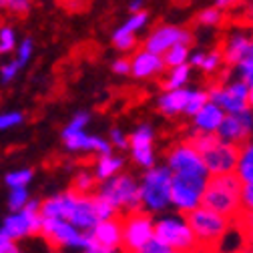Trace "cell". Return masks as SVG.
Here are the masks:
<instances>
[{
	"label": "cell",
	"instance_id": "6da1fadb",
	"mask_svg": "<svg viewBox=\"0 0 253 253\" xmlns=\"http://www.w3.org/2000/svg\"><path fill=\"white\" fill-rule=\"evenodd\" d=\"M241 181L235 175H221V177H209L201 207L215 211L219 215H223L231 221L241 217Z\"/></svg>",
	"mask_w": 253,
	"mask_h": 253
},
{
	"label": "cell",
	"instance_id": "7a4b0ae2",
	"mask_svg": "<svg viewBox=\"0 0 253 253\" xmlns=\"http://www.w3.org/2000/svg\"><path fill=\"white\" fill-rule=\"evenodd\" d=\"M171 185L173 173L167 165H155L147 169L139 181V195H141V211L149 215H161L171 207Z\"/></svg>",
	"mask_w": 253,
	"mask_h": 253
},
{
	"label": "cell",
	"instance_id": "3957f363",
	"mask_svg": "<svg viewBox=\"0 0 253 253\" xmlns=\"http://www.w3.org/2000/svg\"><path fill=\"white\" fill-rule=\"evenodd\" d=\"M187 221H189V227H191V231L197 239L201 253L211 251V249H219L221 243L225 241V237L237 227L235 221L219 215L215 211H209L205 207H199L193 213H189Z\"/></svg>",
	"mask_w": 253,
	"mask_h": 253
},
{
	"label": "cell",
	"instance_id": "277c9868",
	"mask_svg": "<svg viewBox=\"0 0 253 253\" xmlns=\"http://www.w3.org/2000/svg\"><path fill=\"white\" fill-rule=\"evenodd\" d=\"M155 239L161 241L173 251L181 253H201L197 239L189 227V221L185 215H161L155 219Z\"/></svg>",
	"mask_w": 253,
	"mask_h": 253
},
{
	"label": "cell",
	"instance_id": "5b68a950",
	"mask_svg": "<svg viewBox=\"0 0 253 253\" xmlns=\"http://www.w3.org/2000/svg\"><path fill=\"white\" fill-rule=\"evenodd\" d=\"M97 195L105 199L117 213H135L141 211V195H139V181L133 175L119 173L117 177L101 183Z\"/></svg>",
	"mask_w": 253,
	"mask_h": 253
},
{
	"label": "cell",
	"instance_id": "8992f818",
	"mask_svg": "<svg viewBox=\"0 0 253 253\" xmlns=\"http://www.w3.org/2000/svg\"><path fill=\"white\" fill-rule=\"evenodd\" d=\"M88 121H90V117L84 111L77 113L69 121V125L62 129V143H65V147L71 153H99V155L113 153V147L107 139L86 133Z\"/></svg>",
	"mask_w": 253,
	"mask_h": 253
},
{
	"label": "cell",
	"instance_id": "52a82bcc",
	"mask_svg": "<svg viewBox=\"0 0 253 253\" xmlns=\"http://www.w3.org/2000/svg\"><path fill=\"white\" fill-rule=\"evenodd\" d=\"M41 237L56 251H83L90 239L88 233L79 231L73 223L65 219H46L41 221Z\"/></svg>",
	"mask_w": 253,
	"mask_h": 253
},
{
	"label": "cell",
	"instance_id": "ba28073f",
	"mask_svg": "<svg viewBox=\"0 0 253 253\" xmlns=\"http://www.w3.org/2000/svg\"><path fill=\"white\" fill-rule=\"evenodd\" d=\"M41 201L37 199H30V203L18 211V213H8L0 225V233L4 237L12 239V241H22L28 237H35L41 235Z\"/></svg>",
	"mask_w": 253,
	"mask_h": 253
},
{
	"label": "cell",
	"instance_id": "9c48e42d",
	"mask_svg": "<svg viewBox=\"0 0 253 253\" xmlns=\"http://www.w3.org/2000/svg\"><path fill=\"white\" fill-rule=\"evenodd\" d=\"M209 101L223 109L225 115H239L249 111V86L239 79H229L225 83H215L207 90Z\"/></svg>",
	"mask_w": 253,
	"mask_h": 253
},
{
	"label": "cell",
	"instance_id": "30bf717a",
	"mask_svg": "<svg viewBox=\"0 0 253 253\" xmlns=\"http://www.w3.org/2000/svg\"><path fill=\"white\" fill-rule=\"evenodd\" d=\"M167 169L173 173V177H195V179H209V173L205 169L203 157L197 153V149L183 141L167 153Z\"/></svg>",
	"mask_w": 253,
	"mask_h": 253
},
{
	"label": "cell",
	"instance_id": "8fae6325",
	"mask_svg": "<svg viewBox=\"0 0 253 253\" xmlns=\"http://www.w3.org/2000/svg\"><path fill=\"white\" fill-rule=\"evenodd\" d=\"M155 237V217L145 211H135L123 217V251L141 253Z\"/></svg>",
	"mask_w": 253,
	"mask_h": 253
},
{
	"label": "cell",
	"instance_id": "7c38bea8",
	"mask_svg": "<svg viewBox=\"0 0 253 253\" xmlns=\"http://www.w3.org/2000/svg\"><path fill=\"white\" fill-rule=\"evenodd\" d=\"M209 179H195V177H173L171 185V207L179 215H189L201 207L203 191Z\"/></svg>",
	"mask_w": 253,
	"mask_h": 253
},
{
	"label": "cell",
	"instance_id": "4fadbf2b",
	"mask_svg": "<svg viewBox=\"0 0 253 253\" xmlns=\"http://www.w3.org/2000/svg\"><path fill=\"white\" fill-rule=\"evenodd\" d=\"M237 153H239V147H235L231 143H225V141H221L217 137V141L205 153H201L209 177L233 175L235 165H237Z\"/></svg>",
	"mask_w": 253,
	"mask_h": 253
},
{
	"label": "cell",
	"instance_id": "5bb4252c",
	"mask_svg": "<svg viewBox=\"0 0 253 253\" xmlns=\"http://www.w3.org/2000/svg\"><path fill=\"white\" fill-rule=\"evenodd\" d=\"M193 41V35L189 33L183 26H175V24H161L157 26L153 33L145 39L143 50H149L153 54L163 56L167 50H171L177 44H189Z\"/></svg>",
	"mask_w": 253,
	"mask_h": 253
},
{
	"label": "cell",
	"instance_id": "9a60e30c",
	"mask_svg": "<svg viewBox=\"0 0 253 253\" xmlns=\"http://www.w3.org/2000/svg\"><path fill=\"white\" fill-rule=\"evenodd\" d=\"M129 147H131V157L135 165L147 169H153L157 165V155H155V131L153 126L143 123L133 131L129 137Z\"/></svg>",
	"mask_w": 253,
	"mask_h": 253
},
{
	"label": "cell",
	"instance_id": "2e32d148",
	"mask_svg": "<svg viewBox=\"0 0 253 253\" xmlns=\"http://www.w3.org/2000/svg\"><path fill=\"white\" fill-rule=\"evenodd\" d=\"M217 137L225 143H231L235 147H241L243 143L253 139V113L245 111L239 115H225L221 123Z\"/></svg>",
	"mask_w": 253,
	"mask_h": 253
},
{
	"label": "cell",
	"instance_id": "e0dca14e",
	"mask_svg": "<svg viewBox=\"0 0 253 253\" xmlns=\"http://www.w3.org/2000/svg\"><path fill=\"white\" fill-rule=\"evenodd\" d=\"M88 239L107 249L121 251L123 249V217H113L99 221L88 233Z\"/></svg>",
	"mask_w": 253,
	"mask_h": 253
},
{
	"label": "cell",
	"instance_id": "ac0fdd59",
	"mask_svg": "<svg viewBox=\"0 0 253 253\" xmlns=\"http://www.w3.org/2000/svg\"><path fill=\"white\" fill-rule=\"evenodd\" d=\"M223 54V62L229 67H237L241 60H245L251 52V37L245 30H233L227 35V39L223 41V46L219 48Z\"/></svg>",
	"mask_w": 253,
	"mask_h": 253
},
{
	"label": "cell",
	"instance_id": "d6986e66",
	"mask_svg": "<svg viewBox=\"0 0 253 253\" xmlns=\"http://www.w3.org/2000/svg\"><path fill=\"white\" fill-rule=\"evenodd\" d=\"M77 197L79 195L73 191V189L71 191H62V193L50 195L48 199L41 201V215L46 217V219H65V221H69Z\"/></svg>",
	"mask_w": 253,
	"mask_h": 253
},
{
	"label": "cell",
	"instance_id": "ffe728a7",
	"mask_svg": "<svg viewBox=\"0 0 253 253\" xmlns=\"http://www.w3.org/2000/svg\"><path fill=\"white\" fill-rule=\"evenodd\" d=\"M69 223H73L83 233H90L92 231V227L99 223V215H97V211H94L92 195H88V197L79 195L77 197L75 207H73L71 217H69Z\"/></svg>",
	"mask_w": 253,
	"mask_h": 253
},
{
	"label": "cell",
	"instance_id": "44dd1931",
	"mask_svg": "<svg viewBox=\"0 0 253 253\" xmlns=\"http://www.w3.org/2000/svg\"><path fill=\"white\" fill-rule=\"evenodd\" d=\"M165 71L163 56L153 54L149 50H139L131 58V75L135 79H151L155 75H161Z\"/></svg>",
	"mask_w": 253,
	"mask_h": 253
},
{
	"label": "cell",
	"instance_id": "7402d4cb",
	"mask_svg": "<svg viewBox=\"0 0 253 253\" xmlns=\"http://www.w3.org/2000/svg\"><path fill=\"white\" fill-rule=\"evenodd\" d=\"M225 119L223 109H219L215 103H207L195 117H193V133H203V135H217L221 123Z\"/></svg>",
	"mask_w": 253,
	"mask_h": 253
},
{
	"label": "cell",
	"instance_id": "603a6c76",
	"mask_svg": "<svg viewBox=\"0 0 253 253\" xmlns=\"http://www.w3.org/2000/svg\"><path fill=\"white\" fill-rule=\"evenodd\" d=\"M191 97V88H175V90H165L159 99H157V107L165 117H177L185 115L187 101Z\"/></svg>",
	"mask_w": 253,
	"mask_h": 253
},
{
	"label": "cell",
	"instance_id": "cb8c5ba5",
	"mask_svg": "<svg viewBox=\"0 0 253 253\" xmlns=\"http://www.w3.org/2000/svg\"><path fill=\"white\" fill-rule=\"evenodd\" d=\"M123 165H125V159L121 155H115V153H107V155H99L97 163H94V179L105 183L113 177H117L121 171H123Z\"/></svg>",
	"mask_w": 253,
	"mask_h": 253
},
{
	"label": "cell",
	"instance_id": "d4e9b609",
	"mask_svg": "<svg viewBox=\"0 0 253 253\" xmlns=\"http://www.w3.org/2000/svg\"><path fill=\"white\" fill-rule=\"evenodd\" d=\"M233 175L241 181V185L253 183V139L239 147L237 165H235V173Z\"/></svg>",
	"mask_w": 253,
	"mask_h": 253
},
{
	"label": "cell",
	"instance_id": "484cf974",
	"mask_svg": "<svg viewBox=\"0 0 253 253\" xmlns=\"http://www.w3.org/2000/svg\"><path fill=\"white\" fill-rule=\"evenodd\" d=\"M191 79V67L183 65V67H175L169 69V75L165 79V90H175V88H185V84Z\"/></svg>",
	"mask_w": 253,
	"mask_h": 253
},
{
	"label": "cell",
	"instance_id": "4316f807",
	"mask_svg": "<svg viewBox=\"0 0 253 253\" xmlns=\"http://www.w3.org/2000/svg\"><path fill=\"white\" fill-rule=\"evenodd\" d=\"M189 56H191V50H189V44H177L171 50H167L163 54V62L165 69H175V67H183L189 65Z\"/></svg>",
	"mask_w": 253,
	"mask_h": 253
},
{
	"label": "cell",
	"instance_id": "83f0119b",
	"mask_svg": "<svg viewBox=\"0 0 253 253\" xmlns=\"http://www.w3.org/2000/svg\"><path fill=\"white\" fill-rule=\"evenodd\" d=\"M147 22H149V14H147L145 10H143V12H137V14H131L129 18H126V20L117 28V33L137 37L141 30L147 26Z\"/></svg>",
	"mask_w": 253,
	"mask_h": 253
},
{
	"label": "cell",
	"instance_id": "f1b7e54d",
	"mask_svg": "<svg viewBox=\"0 0 253 253\" xmlns=\"http://www.w3.org/2000/svg\"><path fill=\"white\" fill-rule=\"evenodd\" d=\"M35 177V171L33 169H14L10 173H6L4 177V183L8 185V189H28L30 181Z\"/></svg>",
	"mask_w": 253,
	"mask_h": 253
},
{
	"label": "cell",
	"instance_id": "f546056e",
	"mask_svg": "<svg viewBox=\"0 0 253 253\" xmlns=\"http://www.w3.org/2000/svg\"><path fill=\"white\" fill-rule=\"evenodd\" d=\"M94 187H97V179H94L92 173L81 171V173H77V177L73 179V191H75L77 195L88 197V195H92Z\"/></svg>",
	"mask_w": 253,
	"mask_h": 253
},
{
	"label": "cell",
	"instance_id": "4dcf8cb0",
	"mask_svg": "<svg viewBox=\"0 0 253 253\" xmlns=\"http://www.w3.org/2000/svg\"><path fill=\"white\" fill-rule=\"evenodd\" d=\"M207 103H209V94H207V90H203V88H193V90H191V97H189V101H187L185 115L193 119V117H195Z\"/></svg>",
	"mask_w": 253,
	"mask_h": 253
},
{
	"label": "cell",
	"instance_id": "1f68e13d",
	"mask_svg": "<svg viewBox=\"0 0 253 253\" xmlns=\"http://www.w3.org/2000/svg\"><path fill=\"white\" fill-rule=\"evenodd\" d=\"M223 65H225V62H223V54H221V50L213 48V50L205 52L203 65H201L199 71H203L205 75H215V73H219L221 69H223Z\"/></svg>",
	"mask_w": 253,
	"mask_h": 253
},
{
	"label": "cell",
	"instance_id": "d6a6232c",
	"mask_svg": "<svg viewBox=\"0 0 253 253\" xmlns=\"http://www.w3.org/2000/svg\"><path fill=\"white\" fill-rule=\"evenodd\" d=\"M195 22H197L199 26H205V28H215V26H219L221 22H223V12H221L219 8H215V6L203 8V10L197 14Z\"/></svg>",
	"mask_w": 253,
	"mask_h": 253
},
{
	"label": "cell",
	"instance_id": "836d02e7",
	"mask_svg": "<svg viewBox=\"0 0 253 253\" xmlns=\"http://www.w3.org/2000/svg\"><path fill=\"white\" fill-rule=\"evenodd\" d=\"M30 193H28V189H10V193H8V209L10 213H18L22 211L28 203H30Z\"/></svg>",
	"mask_w": 253,
	"mask_h": 253
},
{
	"label": "cell",
	"instance_id": "e575fe53",
	"mask_svg": "<svg viewBox=\"0 0 253 253\" xmlns=\"http://www.w3.org/2000/svg\"><path fill=\"white\" fill-rule=\"evenodd\" d=\"M16 48V33L10 26H0V54L12 52Z\"/></svg>",
	"mask_w": 253,
	"mask_h": 253
},
{
	"label": "cell",
	"instance_id": "d590c367",
	"mask_svg": "<svg viewBox=\"0 0 253 253\" xmlns=\"http://www.w3.org/2000/svg\"><path fill=\"white\" fill-rule=\"evenodd\" d=\"M235 73H237V79L247 84V86H253V56L249 54L245 60H241L239 65L235 67Z\"/></svg>",
	"mask_w": 253,
	"mask_h": 253
},
{
	"label": "cell",
	"instance_id": "8d00e7d4",
	"mask_svg": "<svg viewBox=\"0 0 253 253\" xmlns=\"http://www.w3.org/2000/svg\"><path fill=\"white\" fill-rule=\"evenodd\" d=\"M33 50H35V41L30 39V37L22 39V41L16 44V60L20 62L22 67H26L28 60L33 58Z\"/></svg>",
	"mask_w": 253,
	"mask_h": 253
},
{
	"label": "cell",
	"instance_id": "74e56055",
	"mask_svg": "<svg viewBox=\"0 0 253 253\" xmlns=\"http://www.w3.org/2000/svg\"><path fill=\"white\" fill-rule=\"evenodd\" d=\"M24 115L20 111H6V113H0V131H8L14 129V126L22 125Z\"/></svg>",
	"mask_w": 253,
	"mask_h": 253
},
{
	"label": "cell",
	"instance_id": "f35d334b",
	"mask_svg": "<svg viewBox=\"0 0 253 253\" xmlns=\"http://www.w3.org/2000/svg\"><path fill=\"white\" fill-rule=\"evenodd\" d=\"M20 71H22V65L16 58H12L10 62H6L4 67H0V81H2V84H8V83H12L16 79V75Z\"/></svg>",
	"mask_w": 253,
	"mask_h": 253
},
{
	"label": "cell",
	"instance_id": "ab89813d",
	"mask_svg": "<svg viewBox=\"0 0 253 253\" xmlns=\"http://www.w3.org/2000/svg\"><path fill=\"white\" fill-rule=\"evenodd\" d=\"M109 143L111 147L115 149H129V135H126L123 129H119V126H113L111 133H109Z\"/></svg>",
	"mask_w": 253,
	"mask_h": 253
},
{
	"label": "cell",
	"instance_id": "60d3db41",
	"mask_svg": "<svg viewBox=\"0 0 253 253\" xmlns=\"http://www.w3.org/2000/svg\"><path fill=\"white\" fill-rule=\"evenodd\" d=\"M137 42V37H131V35H121V33H113V46L121 52H126V50H131Z\"/></svg>",
	"mask_w": 253,
	"mask_h": 253
},
{
	"label": "cell",
	"instance_id": "b9f144b4",
	"mask_svg": "<svg viewBox=\"0 0 253 253\" xmlns=\"http://www.w3.org/2000/svg\"><path fill=\"white\" fill-rule=\"evenodd\" d=\"M33 0H0V8H6L10 12H16V14H22L30 8Z\"/></svg>",
	"mask_w": 253,
	"mask_h": 253
},
{
	"label": "cell",
	"instance_id": "7bdbcfd3",
	"mask_svg": "<svg viewBox=\"0 0 253 253\" xmlns=\"http://www.w3.org/2000/svg\"><path fill=\"white\" fill-rule=\"evenodd\" d=\"M243 213H253V183L241 189V215Z\"/></svg>",
	"mask_w": 253,
	"mask_h": 253
},
{
	"label": "cell",
	"instance_id": "ee69618b",
	"mask_svg": "<svg viewBox=\"0 0 253 253\" xmlns=\"http://www.w3.org/2000/svg\"><path fill=\"white\" fill-rule=\"evenodd\" d=\"M235 225L241 235H253V213H243Z\"/></svg>",
	"mask_w": 253,
	"mask_h": 253
},
{
	"label": "cell",
	"instance_id": "f6af8a7d",
	"mask_svg": "<svg viewBox=\"0 0 253 253\" xmlns=\"http://www.w3.org/2000/svg\"><path fill=\"white\" fill-rule=\"evenodd\" d=\"M0 253H24V249L16 241H12L0 233Z\"/></svg>",
	"mask_w": 253,
	"mask_h": 253
},
{
	"label": "cell",
	"instance_id": "bcb514c9",
	"mask_svg": "<svg viewBox=\"0 0 253 253\" xmlns=\"http://www.w3.org/2000/svg\"><path fill=\"white\" fill-rule=\"evenodd\" d=\"M111 69H113V73L115 75H131V60L129 58H117V60H113V65H111Z\"/></svg>",
	"mask_w": 253,
	"mask_h": 253
},
{
	"label": "cell",
	"instance_id": "7dc6e473",
	"mask_svg": "<svg viewBox=\"0 0 253 253\" xmlns=\"http://www.w3.org/2000/svg\"><path fill=\"white\" fill-rule=\"evenodd\" d=\"M169 251H171V249H169L167 245H163L161 241H157L155 237L141 249V253H169Z\"/></svg>",
	"mask_w": 253,
	"mask_h": 253
},
{
	"label": "cell",
	"instance_id": "c3c4849f",
	"mask_svg": "<svg viewBox=\"0 0 253 253\" xmlns=\"http://www.w3.org/2000/svg\"><path fill=\"white\" fill-rule=\"evenodd\" d=\"M241 2L243 0H215V8H219L223 12V10H231V8L241 6Z\"/></svg>",
	"mask_w": 253,
	"mask_h": 253
},
{
	"label": "cell",
	"instance_id": "681fc988",
	"mask_svg": "<svg viewBox=\"0 0 253 253\" xmlns=\"http://www.w3.org/2000/svg\"><path fill=\"white\" fill-rule=\"evenodd\" d=\"M79 253H121V251H115V249H107V247H103V245H97V243H88L83 251H79Z\"/></svg>",
	"mask_w": 253,
	"mask_h": 253
},
{
	"label": "cell",
	"instance_id": "f907efd6",
	"mask_svg": "<svg viewBox=\"0 0 253 253\" xmlns=\"http://www.w3.org/2000/svg\"><path fill=\"white\" fill-rule=\"evenodd\" d=\"M203 58H205V50H195V52H191V56H189V67L201 69Z\"/></svg>",
	"mask_w": 253,
	"mask_h": 253
},
{
	"label": "cell",
	"instance_id": "816d5d0a",
	"mask_svg": "<svg viewBox=\"0 0 253 253\" xmlns=\"http://www.w3.org/2000/svg\"><path fill=\"white\" fill-rule=\"evenodd\" d=\"M143 6H145V0H131V2H129V12L131 14L143 12Z\"/></svg>",
	"mask_w": 253,
	"mask_h": 253
},
{
	"label": "cell",
	"instance_id": "f5cc1de1",
	"mask_svg": "<svg viewBox=\"0 0 253 253\" xmlns=\"http://www.w3.org/2000/svg\"><path fill=\"white\" fill-rule=\"evenodd\" d=\"M241 237H243V245L253 251V235H241Z\"/></svg>",
	"mask_w": 253,
	"mask_h": 253
},
{
	"label": "cell",
	"instance_id": "db71d44e",
	"mask_svg": "<svg viewBox=\"0 0 253 253\" xmlns=\"http://www.w3.org/2000/svg\"><path fill=\"white\" fill-rule=\"evenodd\" d=\"M203 253H235V249H233V251H229V249L219 247V249H211V251H203Z\"/></svg>",
	"mask_w": 253,
	"mask_h": 253
},
{
	"label": "cell",
	"instance_id": "11a10c76",
	"mask_svg": "<svg viewBox=\"0 0 253 253\" xmlns=\"http://www.w3.org/2000/svg\"><path fill=\"white\" fill-rule=\"evenodd\" d=\"M247 22H249V24H251V28H253V2H251L249 10H247Z\"/></svg>",
	"mask_w": 253,
	"mask_h": 253
},
{
	"label": "cell",
	"instance_id": "9f6ffc18",
	"mask_svg": "<svg viewBox=\"0 0 253 253\" xmlns=\"http://www.w3.org/2000/svg\"><path fill=\"white\" fill-rule=\"evenodd\" d=\"M249 111L253 113V86H249Z\"/></svg>",
	"mask_w": 253,
	"mask_h": 253
},
{
	"label": "cell",
	"instance_id": "6f0895ef",
	"mask_svg": "<svg viewBox=\"0 0 253 253\" xmlns=\"http://www.w3.org/2000/svg\"><path fill=\"white\" fill-rule=\"evenodd\" d=\"M235 253H253V251H251V249H247L245 245H241L239 249H235Z\"/></svg>",
	"mask_w": 253,
	"mask_h": 253
},
{
	"label": "cell",
	"instance_id": "680465c9",
	"mask_svg": "<svg viewBox=\"0 0 253 253\" xmlns=\"http://www.w3.org/2000/svg\"><path fill=\"white\" fill-rule=\"evenodd\" d=\"M251 56H253V37H251V52H249Z\"/></svg>",
	"mask_w": 253,
	"mask_h": 253
},
{
	"label": "cell",
	"instance_id": "91938a15",
	"mask_svg": "<svg viewBox=\"0 0 253 253\" xmlns=\"http://www.w3.org/2000/svg\"><path fill=\"white\" fill-rule=\"evenodd\" d=\"M169 253H181V251H173V249H171V251H169Z\"/></svg>",
	"mask_w": 253,
	"mask_h": 253
},
{
	"label": "cell",
	"instance_id": "94428289",
	"mask_svg": "<svg viewBox=\"0 0 253 253\" xmlns=\"http://www.w3.org/2000/svg\"><path fill=\"white\" fill-rule=\"evenodd\" d=\"M121 253H126V251H121Z\"/></svg>",
	"mask_w": 253,
	"mask_h": 253
}]
</instances>
